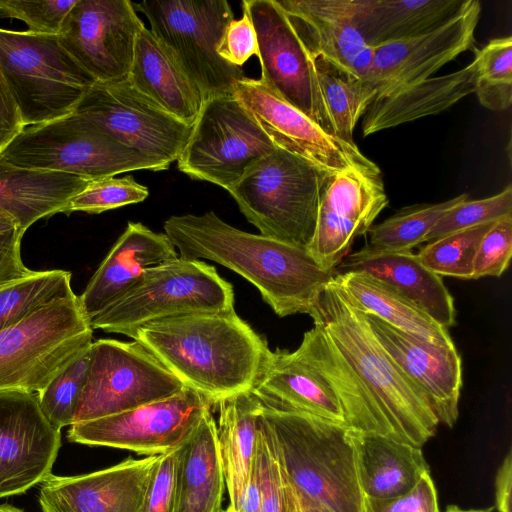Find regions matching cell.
<instances>
[{"mask_svg":"<svg viewBox=\"0 0 512 512\" xmlns=\"http://www.w3.org/2000/svg\"><path fill=\"white\" fill-rule=\"evenodd\" d=\"M163 228L181 258L212 260L236 272L279 317L309 315L334 277L307 248L239 230L213 211L171 216Z\"/></svg>","mask_w":512,"mask_h":512,"instance_id":"1","label":"cell"},{"mask_svg":"<svg viewBox=\"0 0 512 512\" xmlns=\"http://www.w3.org/2000/svg\"><path fill=\"white\" fill-rule=\"evenodd\" d=\"M131 338L214 407L251 391L271 354L266 340L235 310L159 318L137 328Z\"/></svg>","mask_w":512,"mask_h":512,"instance_id":"2","label":"cell"},{"mask_svg":"<svg viewBox=\"0 0 512 512\" xmlns=\"http://www.w3.org/2000/svg\"><path fill=\"white\" fill-rule=\"evenodd\" d=\"M309 315L352 370L385 437L422 448L439 422L423 394L379 344L364 312L332 279Z\"/></svg>","mask_w":512,"mask_h":512,"instance_id":"3","label":"cell"},{"mask_svg":"<svg viewBox=\"0 0 512 512\" xmlns=\"http://www.w3.org/2000/svg\"><path fill=\"white\" fill-rule=\"evenodd\" d=\"M261 414L272 430L284 471L298 492L333 512H365L361 432L325 418L264 405Z\"/></svg>","mask_w":512,"mask_h":512,"instance_id":"4","label":"cell"},{"mask_svg":"<svg viewBox=\"0 0 512 512\" xmlns=\"http://www.w3.org/2000/svg\"><path fill=\"white\" fill-rule=\"evenodd\" d=\"M331 175L276 147L228 191L260 234L307 248L322 191Z\"/></svg>","mask_w":512,"mask_h":512,"instance_id":"5","label":"cell"},{"mask_svg":"<svg viewBox=\"0 0 512 512\" xmlns=\"http://www.w3.org/2000/svg\"><path fill=\"white\" fill-rule=\"evenodd\" d=\"M234 309L232 285L201 260L180 256L146 269L119 298L89 319L91 328L132 337L159 319Z\"/></svg>","mask_w":512,"mask_h":512,"instance_id":"6","label":"cell"},{"mask_svg":"<svg viewBox=\"0 0 512 512\" xmlns=\"http://www.w3.org/2000/svg\"><path fill=\"white\" fill-rule=\"evenodd\" d=\"M0 72L25 127L73 113L96 82L58 35L2 28Z\"/></svg>","mask_w":512,"mask_h":512,"instance_id":"7","label":"cell"},{"mask_svg":"<svg viewBox=\"0 0 512 512\" xmlns=\"http://www.w3.org/2000/svg\"><path fill=\"white\" fill-rule=\"evenodd\" d=\"M0 156L15 167L63 172L87 181L129 171L168 169L119 143L76 112L26 126Z\"/></svg>","mask_w":512,"mask_h":512,"instance_id":"8","label":"cell"},{"mask_svg":"<svg viewBox=\"0 0 512 512\" xmlns=\"http://www.w3.org/2000/svg\"><path fill=\"white\" fill-rule=\"evenodd\" d=\"M133 3V2H132ZM146 16L150 31L207 98L233 93L245 78L242 67L222 59L217 50L234 13L226 0H169L133 3Z\"/></svg>","mask_w":512,"mask_h":512,"instance_id":"9","label":"cell"},{"mask_svg":"<svg viewBox=\"0 0 512 512\" xmlns=\"http://www.w3.org/2000/svg\"><path fill=\"white\" fill-rule=\"evenodd\" d=\"M92 336L77 295L0 331V390L38 393L92 344Z\"/></svg>","mask_w":512,"mask_h":512,"instance_id":"10","label":"cell"},{"mask_svg":"<svg viewBox=\"0 0 512 512\" xmlns=\"http://www.w3.org/2000/svg\"><path fill=\"white\" fill-rule=\"evenodd\" d=\"M275 149L233 93L222 94L202 102L176 162L190 178L229 191L255 162Z\"/></svg>","mask_w":512,"mask_h":512,"instance_id":"11","label":"cell"},{"mask_svg":"<svg viewBox=\"0 0 512 512\" xmlns=\"http://www.w3.org/2000/svg\"><path fill=\"white\" fill-rule=\"evenodd\" d=\"M185 386L137 341L99 339L73 423L125 412L171 397Z\"/></svg>","mask_w":512,"mask_h":512,"instance_id":"12","label":"cell"},{"mask_svg":"<svg viewBox=\"0 0 512 512\" xmlns=\"http://www.w3.org/2000/svg\"><path fill=\"white\" fill-rule=\"evenodd\" d=\"M214 405L185 387L179 393L137 408L72 424L70 442L161 455L184 446Z\"/></svg>","mask_w":512,"mask_h":512,"instance_id":"13","label":"cell"},{"mask_svg":"<svg viewBox=\"0 0 512 512\" xmlns=\"http://www.w3.org/2000/svg\"><path fill=\"white\" fill-rule=\"evenodd\" d=\"M74 112L166 168L177 161L192 129L137 91L127 78L95 82Z\"/></svg>","mask_w":512,"mask_h":512,"instance_id":"14","label":"cell"},{"mask_svg":"<svg viewBox=\"0 0 512 512\" xmlns=\"http://www.w3.org/2000/svg\"><path fill=\"white\" fill-rule=\"evenodd\" d=\"M255 29L260 80L273 92L334 135L310 54L277 0H244Z\"/></svg>","mask_w":512,"mask_h":512,"instance_id":"15","label":"cell"},{"mask_svg":"<svg viewBox=\"0 0 512 512\" xmlns=\"http://www.w3.org/2000/svg\"><path fill=\"white\" fill-rule=\"evenodd\" d=\"M233 95L249 111L272 143L334 175L347 169L381 174L356 144L330 134L260 79L243 78Z\"/></svg>","mask_w":512,"mask_h":512,"instance_id":"16","label":"cell"},{"mask_svg":"<svg viewBox=\"0 0 512 512\" xmlns=\"http://www.w3.org/2000/svg\"><path fill=\"white\" fill-rule=\"evenodd\" d=\"M129 0H77L59 39L96 82L128 77L137 36L144 27Z\"/></svg>","mask_w":512,"mask_h":512,"instance_id":"17","label":"cell"},{"mask_svg":"<svg viewBox=\"0 0 512 512\" xmlns=\"http://www.w3.org/2000/svg\"><path fill=\"white\" fill-rule=\"evenodd\" d=\"M478 0H465L448 20L421 35L373 49L365 80L375 98L432 77V75L473 47L480 19Z\"/></svg>","mask_w":512,"mask_h":512,"instance_id":"18","label":"cell"},{"mask_svg":"<svg viewBox=\"0 0 512 512\" xmlns=\"http://www.w3.org/2000/svg\"><path fill=\"white\" fill-rule=\"evenodd\" d=\"M60 446L61 430L45 418L36 393L0 390V499L42 483Z\"/></svg>","mask_w":512,"mask_h":512,"instance_id":"19","label":"cell"},{"mask_svg":"<svg viewBox=\"0 0 512 512\" xmlns=\"http://www.w3.org/2000/svg\"><path fill=\"white\" fill-rule=\"evenodd\" d=\"M388 203L381 174L347 169L331 175L321 194L308 252L321 268L334 273L355 239L368 232Z\"/></svg>","mask_w":512,"mask_h":512,"instance_id":"20","label":"cell"},{"mask_svg":"<svg viewBox=\"0 0 512 512\" xmlns=\"http://www.w3.org/2000/svg\"><path fill=\"white\" fill-rule=\"evenodd\" d=\"M160 456H130L111 467L75 476L50 474L40 483L41 511L141 512Z\"/></svg>","mask_w":512,"mask_h":512,"instance_id":"21","label":"cell"},{"mask_svg":"<svg viewBox=\"0 0 512 512\" xmlns=\"http://www.w3.org/2000/svg\"><path fill=\"white\" fill-rule=\"evenodd\" d=\"M368 325L396 366L423 394L439 424L452 427L459 415L461 357L455 346H439L365 313Z\"/></svg>","mask_w":512,"mask_h":512,"instance_id":"22","label":"cell"},{"mask_svg":"<svg viewBox=\"0 0 512 512\" xmlns=\"http://www.w3.org/2000/svg\"><path fill=\"white\" fill-rule=\"evenodd\" d=\"M310 54L365 80L373 48L356 23L354 0H277Z\"/></svg>","mask_w":512,"mask_h":512,"instance_id":"23","label":"cell"},{"mask_svg":"<svg viewBox=\"0 0 512 512\" xmlns=\"http://www.w3.org/2000/svg\"><path fill=\"white\" fill-rule=\"evenodd\" d=\"M179 257L165 233L128 222L79 296L88 320L119 298L148 268Z\"/></svg>","mask_w":512,"mask_h":512,"instance_id":"24","label":"cell"},{"mask_svg":"<svg viewBox=\"0 0 512 512\" xmlns=\"http://www.w3.org/2000/svg\"><path fill=\"white\" fill-rule=\"evenodd\" d=\"M349 271L366 272L384 281L443 327L455 325L454 300L442 277L426 268L411 250H384L367 243L349 253L334 275Z\"/></svg>","mask_w":512,"mask_h":512,"instance_id":"25","label":"cell"},{"mask_svg":"<svg viewBox=\"0 0 512 512\" xmlns=\"http://www.w3.org/2000/svg\"><path fill=\"white\" fill-rule=\"evenodd\" d=\"M252 392L264 406L345 424L335 392L297 350L271 351Z\"/></svg>","mask_w":512,"mask_h":512,"instance_id":"26","label":"cell"},{"mask_svg":"<svg viewBox=\"0 0 512 512\" xmlns=\"http://www.w3.org/2000/svg\"><path fill=\"white\" fill-rule=\"evenodd\" d=\"M477 67L474 58L453 73L430 77L374 99L364 114L363 135L369 136L447 110L475 91Z\"/></svg>","mask_w":512,"mask_h":512,"instance_id":"27","label":"cell"},{"mask_svg":"<svg viewBox=\"0 0 512 512\" xmlns=\"http://www.w3.org/2000/svg\"><path fill=\"white\" fill-rule=\"evenodd\" d=\"M131 85L170 115L193 125L203 99L150 29L140 30L127 77Z\"/></svg>","mask_w":512,"mask_h":512,"instance_id":"28","label":"cell"},{"mask_svg":"<svg viewBox=\"0 0 512 512\" xmlns=\"http://www.w3.org/2000/svg\"><path fill=\"white\" fill-rule=\"evenodd\" d=\"M89 182L68 173L15 167L0 156V210L26 232L36 221L63 212Z\"/></svg>","mask_w":512,"mask_h":512,"instance_id":"29","label":"cell"},{"mask_svg":"<svg viewBox=\"0 0 512 512\" xmlns=\"http://www.w3.org/2000/svg\"><path fill=\"white\" fill-rule=\"evenodd\" d=\"M217 438L223 465L229 508L237 510L250 480L256 453L261 400L251 391L218 402Z\"/></svg>","mask_w":512,"mask_h":512,"instance_id":"30","label":"cell"},{"mask_svg":"<svg viewBox=\"0 0 512 512\" xmlns=\"http://www.w3.org/2000/svg\"><path fill=\"white\" fill-rule=\"evenodd\" d=\"M465 0H354L357 27L371 48L426 33L451 18Z\"/></svg>","mask_w":512,"mask_h":512,"instance_id":"31","label":"cell"},{"mask_svg":"<svg viewBox=\"0 0 512 512\" xmlns=\"http://www.w3.org/2000/svg\"><path fill=\"white\" fill-rule=\"evenodd\" d=\"M333 281L365 313L439 346H455L448 329L384 281L362 271L335 274Z\"/></svg>","mask_w":512,"mask_h":512,"instance_id":"32","label":"cell"},{"mask_svg":"<svg viewBox=\"0 0 512 512\" xmlns=\"http://www.w3.org/2000/svg\"><path fill=\"white\" fill-rule=\"evenodd\" d=\"M225 489L217 425L210 411L184 445L176 512H222Z\"/></svg>","mask_w":512,"mask_h":512,"instance_id":"33","label":"cell"},{"mask_svg":"<svg viewBox=\"0 0 512 512\" xmlns=\"http://www.w3.org/2000/svg\"><path fill=\"white\" fill-rule=\"evenodd\" d=\"M360 476L366 498L388 499L412 490L430 473L422 448L373 434H360Z\"/></svg>","mask_w":512,"mask_h":512,"instance_id":"34","label":"cell"},{"mask_svg":"<svg viewBox=\"0 0 512 512\" xmlns=\"http://www.w3.org/2000/svg\"><path fill=\"white\" fill-rule=\"evenodd\" d=\"M298 353L328 382L339 399L345 424L363 434L384 436L378 416L352 370L320 327L305 332Z\"/></svg>","mask_w":512,"mask_h":512,"instance_id":"35","label":"cell"},{"mask_svg":"<svg viewBox=\"0 0 512 512\" xmlns=\"http://www.w3.org/2000/svg\"><path fill=\"white\" fill-rule=\"evenodd\" d=\"M321 94L337 138L356 144L353 133L375 98L366 80L351 74L322 57L315 58Z\"/></svg>","mask_w":512,"mask_h":512,"instance_id":"36","label":"cell"},{"mask_svg":"<svg viewBox=\"0 0 512 512\" xmlns=\"http://www.w3.org/2000/svg\"><path fill=\"white\" fill-rule=\"evenodd\" d=\"M75 295L71 273L33 271L0 287V331L14 326L53 301Z\"/></svg>","mask_w":512,"mask_h":512,"instance_id":"37","label":"cell"},{"mask_svg":"<svg viewBox=\"0 0 512 512\" xmlns=\"http://www.w3.org/2000/svg\"><path fill=\"white\" fill-rule=\"evenodd\" d=\"M467 199V194H460L439 203L404 207L369 228L366 233L368 244L391 251L411 250L425 241L427 234L449 209Z\"/></svg>","mask_w":512,"mask_h":512,"instance_id":"38","label":"cell"},{"mask_svg":"<svg viewBox=\"0 0 512 512\" xmlns=\"http://www.w3.org/2000/svg\"><path fill=\"white\" fill-rule=\"evenodd\" d=\"M494 222L453 232L427 242L417 256L426 268L440 277L472 279L479 244Z\"/></svg>","mask_w":512,"mask_h":512,"instance_id":"39","label":"cell"},{"mask_svg":"<svg viewBox=\"0 0 512 512\" xmlns=\"http://www.w3.org/2000/svg\"><path fill=\"white\" fill-rule=\"evenodd\" d=\"M477 79L475 93L482 106L503 111L512 103V37L489 41L475 51Z\"/></svg>","mask_w":512,"mask_h":512,"instance_id":"40","label":"cell"},{"mask_svg":"<svg viewBox=\"0 0 512 512\" xmlns=\"http://www.w3.org/2000/svg\"><path fill=\"white\" fill-rule=\"evenodd\" d=\"M91 357L92 344L36 393L43 415L58 430L73 423L75 408L86 381Z\"/></svg>","mask_w":512,"mask_h":512,"instance_id":"41","label":"cell"},{"mask_svg":"<svg viewBox=\"0 0 512 512\" xmlns=\"http://www.w3.org/2000/svg\"><path fill=\"white\" fill-rule=\"evenodd\" d=\"M148 195V188L138 183L131 175L102 178L90 181L81 192L73 196L63 213L81 211L99 214L142 202Z\"/></svg>","mask_w":512,"mask_h":512,"instance_id":"42","label":"cell"},{"mask_svg":"<svg viewBox=\"0 0 512 512\" xmlns=\"http://www.w3.org/2000/svg\"><path fill=\"white\" fill-rule=\"evenodd\" d=\"M512 215V186L498 194L464 200L449 209L427 234L424 242H430L453 232L497 221Z\"/></svg>","mask_w":512,"mask_h":512,"instance_id":"43","label":"cell"},{"mask_svg":"<svg viewBox=\"0 0 512 512\" xmlns=\"http://www.w3.org/2000/svg\"><path fill=\"white\" fill-rule=\"evenodd\" d=\"M260 480L259 512H283V468L272 430L260 413L256 453Z\"/></svg>","mask_w":512,"mask_h":512,"instance_id":"44","label":"cell"},{"mask_svg":"<svg viewBox=\"0 0 512 512\" xmlns=\"http://www.w3.org/2000/svg\"><path fill=\"white\" fill-rule=\"evenodd\" d=\"M77 0H0V16L24 21L29 32L58 35Z\"/></svg>","mask_w":512,"mask_h":512,"instance_id":"45","label":"cell"},{"mask_svg":"<svg viewBox=\"0 0 512 512\" xmlns=\"http://www.w3.org/2000/svg\"><path fill=\"white\" fill-rule=\"evenodd\" d=\"M512 256V215L495 221L483 236L474 261L473 278L499 277Z\"/></svg>","mask_w":512,"mask_h":512,"instance_id":"46","label":"cell"},{"mask_svg":"<svg viewBox=\"0 0 512 512\" xmlns=\"http://www.w3.org/2000/svg\"><path fill=\"white\" fill-rule=\"evenodd\" d=\"M184 446L161 454L149 483L141 512H176L178 481Z\"/></svg>","mask_w":512,"mask_h":512,"instance_id":"47","label":"cell"},{"mask_svg":"<svg viewBox=\"0 0 512 512\" xmlns=\"http://www.w3.org/2000/svg\"><path fill=\"white\" fill-rule=\"evenodd\" d=\"M365 512H440L430 473L423 475L412 490L401 496L388 499L366 498Z\"/></svg>","mask_w":512,"mask_h":512,"instance_id":"48","label":"cell"},{"mask_svg":"<svg viewBox=\"0 0 512 512\" xmlns=\"http://www.w3.org/2000/svg\"><path fill=\"white\" fill-rule=\"evenodd\" d=\"M228 63L242 67L253 55H258L255 29L246 12L240 19H233L226 27L217 50Z\"/></svg>","mask_w":512,"mask_h":512,"instance_id":"49","label":"cell"},{"mask_svg":"<svg viewBox=\"0 0 512 512\" xmlns=\"http://www.w3.org/2000/svg\"><path fill=\"white\" fill-rule=\"evenodd\" d=\"M24 233L20 227L0 233V287L33 272L21 258Z\"/></svg>","mask_w":512,"mask_h":512,"instance_id":"50","label":"cell"},{"mask_svg":"<svg viewBox=\"0 0 512 512\" xmlns=\"http://www.w3.org/2000/svg\"><path fill=\"white\" fill-rule=\"evenodd\" d=\"M24 128L19 109L0 72V153Z\"/></svg>","mask_w":512,"mask_h":512,"instance_id":"51","label":"cell"},{"mask_svg":"<svg viewBox=\"0 0 512 512\" xmlns=\"http://www.w3.org/2000/svg\"><path fill=\"white\" fill-rule=\"evenodd\" d=\"M512 455L507 453L500 465L495 481L496 507L499 512H511Z\"/></svg>","mask_w":512,"mask_h":512,"instance_id":"52","label":"cell"},{"mask_svg":"<svg viewBox=\"0 0 512 512\" xmlns=\"http://www.w3.org/2000/svg\"><path fill=\"white\" fill-rule=\"evenodd\" d=\"M283 468V466H282ZM283 512H304L297 490L283 468Z\"/></svg>","mask_w":512,"mask_h":512,"instance_id":"53","label":"cell"},{"mask_svg":"<svg viewBox=\"0 0 512 512\" xmlns=\"http://www.w3.org/2000/svg\"><path fill=\"white\" fill-rule=\"evenodd\" d=\"M297 490V489H296ZM298 496L304 512H333L325 505L313 500L312 498L298 492Z\"/></svg>","mask_w":512,"mask_h":512,"instance_id":"54","label":"cell"},{"mask_svg":"<svg viewBox=\"0 0 512 512\" xmlns=\"http://www.w3.org/2000/svg\"><path fill=\"white\" fill-rule=\"evenodd\" d=\"M20 227L17 221L8 213L0 210V233Z\"/></svg>","mask_w":512,"mask_h":512,"instance_id":"55","label":"cell"},{"mask_svg":"<svg viewBox=\"0 0 512 512\" xmlns=\"http://www.w3.org/2000/svg\"><path fill=\"white\" fill-rule=\"evenodd\" d=\"M492 511H493L492 507L483 508V509H463L457 505H449L442 512H492Z\"/></svg>","mask_w":512,"mask_h":512,"instance_id":"56","label":"cell"},{"mask_svg":"<svg viewBox=\"0 0 512 512\" xmlns=\"http://www.w3.org/2000/svg\"><path fill=\"white\" fill-rule=\"evenodd\" d=\"M0 512H25L24 510L10 504L0 505Z\"/></svg>","mask_w":512,"mask_h":512,"instance_id":"57","label":"cell"},{"mask_svg":"<svg viewBox=\"0 0 512 512\" xmlns=\"http://www.w3.org/2000/svg\"><path fill=\"white\" fill-rule=\"evenodd\" d=\"M222 512H225L224 510H222Z\"/></svg>","mask_w":512,"mask_h":512,"instance_id":"58","label":"cell"}]
</instances>
